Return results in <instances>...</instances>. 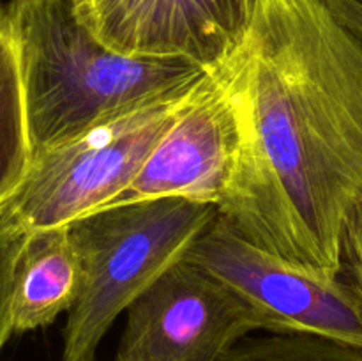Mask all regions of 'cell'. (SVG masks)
<instances>
[{
    "instance_id": "obj_13",
    "label": "cell",
    "mask_w": 362,
    "mask_h": 361,
    "mask_svg": "<svg viewBox=\"0 0 362 361\" xmlns=\"http://www.w3.org/2000/svg\"><path fill=\"white\" fill-rule=\"evenodd\" d=\"M343 265L349 268L352 287L362 301V198L354 205L343 232Z\"/></svg>"
},
{
    "instance_id": "obj_10",
    "label": "cell",
    "mask_w": 362,
    "mask_h": 361,
    "mask_svg": "<svg viewBox=\"0 0 362 361\" xmlns=\"http://www.w3.org/2000/svg\"><path fill=\"white\" fill-rule=\"evenodd\" d=\"M32 161L18 59L0 32V209L13 197Z\"/></svg>"
},
{
    "instance_id": "obj_9",
    "label": "cell",
    "mask_w": 362,
    "mask_h": 361,
    "mask_svg": "<svg viewBox=\"0 0 362 361\" xmlns=\"http://www.w3.org/2000/svg\"><path fill=\"white\" fill-rule=\"evenodd\" d=\"M81 290V265L69 225L28 232L13 278V331L49 326L69 311Z\"/></svg>"
},
{
    "instance_id": "obj_8",
    "label": "cell",
    "mask_w": 362,
    "mask_h": 361,
    "mask_svg": "<svg viewBox=\"0 0 362 361\" xmlns=\"http://www.w3.org/2000/svg\"><path fill=\"white\" fill-rule=\"evenodd\" d=\"M262 0H78L81 21L126 55L184 59L205 69L235 55Z\"/></svg>"
},
{
    "instance_id": "obj_6",
    "label": "cell",
    "mask_w": 362,
    "mask_h": 361,
    "mask_svg": "<svg viewBox=\"0 0 362 361\" xmlns=\"http://www.w3.org/2000/svg\"><path fill=\"white\" fill-rule=\"evenodd\" d=\"M247 138L244 46L212 67L129 188L106 207L180 197L218 207L232 186Z\"/></svg>"
},
{
    "instance_id": "obj_16",
    "label": "cell",
    "mask_w": 362,
    "mask_h": 361,
    "mask_svg": "<svg viewBox=\"0 0 362 361\" xmlns=\"http://www.w3.org/2000/svg\"><path fill=\"white\" fill-rule=\"evenodd\" d=\"M76 2H78V0H76Z\"/></svg>"
},
{
    "instance_id": "obj_12",
    "label": "cell",
    "mask_w": 362,
    "mask_h": 361,
    "mask_svg": "<svg viewBox=\"0 0 362 361\" xmlns=\"http://www.w3.org/2000/svg\"><path fill=\"white\" fill-rule=\"evenodd\" d=\"M28 232L0 212V350L13 335V278L18 253Z\"/></svg>"
},
{
    "instance_id": "obj_3",
    "label": "cell",
    "mask_w": 362,
    "mask_h": 361,
    "mask_svg": "<svg viewBox=\"0 0 362 361\" xmlns=\"http://www.w3.org/2000/svg\"><path fill=\"white\" fill-rule=\"evenodd\" d=\"M214 204L163 197L103 207L69 223L81 290L67 311L62 361H90L122 311L218 216Z\"/></svg>"
},
{
    "instance_id": "obj_15",
    "label": "cell",
    "mask_w": 362,
    "mask_h": 361,
    "mask_svg": "<svg viewBox=\"0 0 362 361\" xmlns=\"http://www.w3.org/2000/svg\"><path fill=\"white\" fill-rule=\"evenodd\" d=\"M90 361H98V360H95V357H94V360H90Z\"/></svg>"
},
{
    "instance_id": "obj_14",
    "label": "cell",
    "mask_w": 362,
    "mask_h": 361,
    "mask_svg": "<svg viewBox=\"0 0 362 361\" xmlns=\"http://www.w3.org/2000/svg\"><path fill=\"white\" fill-rule=\"evenodd\" d=\"M338 23L362 41V0H320Z\"/></svg>"
},
{
    "instance_id": "obj_11",
    "label": "cell",
    "mask_w": 362,
    "mask_h": 361,
    "mask_svg": "<svg viewBox=\"0 0 362 361\" xmlns=\"http://www.w3.org/2000/svg\"><path fill=\"white\" fill-rule=\"evenodd\" d=\"M219 361H362V345L310 333H267L239 340Z\"/></svg>"
},
{
    "instance_id": "obj_1",
    "label": "cell",
    "mask_w": 362,
    "mask_h": 361,
    "mask_svg": "<svg viewBox=\"0 0 362 361\" xmlns=\"http://www.w3.org/2000/svg\"><path fill=\"white\" fill-rule=\"evenodd\" d=\"M244 53L247 138L219 214L258 246L339 276L362 198V41L320 0H262Z\"/></svg>"
},
{
    "instance_id": "obj_7",
    "label": "cell",
    "mask_w": 362,
    "mask_h": 361,
    "mask_svg": "<svg viewBox=\"0 0 362 361\" xmlns=\"http://www.w3.org/2000/svg\"><path fill=\"white\" fill-rule=\"evenodd\" d=\"M126 311L115 361H219L239 340L267 331L250 303L184 255Z\"/></svg>"
},
{
    "instance_id": "obj_2",
    "label": "cell",
    "mask_w": 362,
    "mask_h": 361,
    "mask_svg": "<svg viewBox=\"0 0 362 361\" xmlns=\"http://www.w3.org/2000/svg\"><path fill=\"white\" fill-rule=\"evenodd\" d=\"M76 6V0H9L0 9V32L18 59L32 156L184 91L211 71L184 59L115 52L81 21Z\"/></svg>"
},
{
    "instance_id": "obj_5",
    "label": "cell",
    "mask_w": 362,
    "mask_h": 361,
    "mask_svg": "<svg viewBox=\"0 0 362 361\" xmlns=\"http://www.w3.org/2000/svg\"><path fill=\"white\" fill-rule=\"evenodd\" d=\"M184 258L235 290L264 319L267 333H310L362 345V301L352 283L258 246L219 212Z\"/></svg>"
},
{
    "instance_id": "obj_4",
    "label": "cell",
    "mask_w": 362,
    "mask_h": 361,
    "mask_svg": "<svg viewBox=\"0 0 362 361\" xmlns=\"http://www.w3.org/2000/svg\"><path fill=\"white\" fill-rule=\"evenodd\" d=\"M200 81L34 154L0 212L25 232H34L69 225L106 207L136 179Z\"/></svg>"
}]
</instances>
